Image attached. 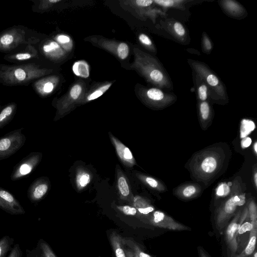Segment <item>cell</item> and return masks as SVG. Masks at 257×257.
Listing matches in <instances>:
<instances>
[{"label":"cell","instance_id":"1","mask_svg":"<svg viewBox=\"0 0 257 257\" xmlns=\"http://www.w3.org/2000/svg\"><path fill=\"white\" fill-rule=\"evenodd\" d=\"M230 156L226 143H215L194 153L187 168L193 180L208 187L225 171Z\"/></svg>","mask_w":257,"mask_h":257},{"label":"cell","instance_id":"39","mask_svg":"<svg viewBox=\"0 0 257 257\" xmlns=\"http://www.w3.org/2000/svg\"><path fill=\"white\" fill-rule=\"evenodd\" d=\"M123 243L133 250L139 257H152L150 255L144 252L139 244L131 238L123 237Z\"/></svg>","mask_w":257,"mask_h":257},{"label":"cell","instance_id":"50","mask_svg":"<svg viewBox=\"0 0 257 257\" xmlns=\"http://www.w3.org/2000/svg\"><path fill=\"white\" fill-rule=\"evenodd\" d=\"M124 250L126 257H139L138 255L129 247L124 248Z\"/></svg>","mask_w":257,"mask_h":257},{"label":"cell","instance_id":"44","mask_svg":"<svg viewBox=\"0 0 257 257\" xmlns=\"http://www.w3.org/2000/svg\"><path fill=\"white\" fill-rule=\"evenodd\" d=\"M247 209L251 222L257 221V207L253 199L248 202Z\"/></svg>","mask_w":257,"mask_h":257},{"label":"cell","instance_id":"6","mask_svg":"<svg viewBox=\"0 0 257 257\" xmlns=\"http://www.w3.org/2000/svg\"><path fill=\"white\" fill-rule=\"evenodd\" d=\"M187 62L191 69L205 82L210 91V102L219 105L229 101L225 85L219 76L205 63L191 59Z\"/></svg>","mask_w":257,"mask_h":257},{"label":"cell","instance_id":"45","mask_svg":"<svg viewBox=\"0 0 257 257\" xmlns=\"http://www.w3.org/2000/svg\"><path fill=\"white\" fill-rule=\"evenodd\" d=\"M116 208L126 215L135 216L137 215V210L133 206L129 205L116 206Z\"/></svg>","mask_w":257,"mask_h":257},{"label":"cell","instance_id":"33","mask_svg":"<svg viewBox=\"0 0 257 257\" xmlns=\"http://www.w3.org/2000/svg\"><path fill=\"white\" fill-rule=\"evenodd\" d=\"M91 180V175L89 171L81 168L78 169L75 178L78 190L80 191L85 188L89 184Z\"/></svg>","mask_w":257,"mask_h":257},{"label":"cell","instance_id":"47","mask_svg":"<svg viewBox=\"0 0 257 257\" xmlns=\"http://www.w3.org/2000/svg\"><path fill=\"white\" fill-rule=\"evenodd\" d=\"M252 228V225L250 222L243 223L238 229L237 234H241L246 231H250Z\"/></svg>","mask_w":257,"mask_h":257},{"label":"cell","instance_id":"43","mask_svg":"<svg viewBox=\"0 0 257 257\" xmlns=\"http://www.w3.org/2000/svg\"><path fill=\"white\" fill-rule=\"evenodd\" d=\"M213 48V43L205 32H203L201 37V49L204 53L210 54Z\"/></svg>","mask_w":257,"mask_h":257},{"label":"cell","instance_id":"42","mask_svg":"<svg viewBox=\"0 0 257 257\" xmlns=\"http://www.w3.org/2000/svg\"><path fill=\"white\" fill-rule=\"evenodd\" d=\"M232 182L221 183L216 188L215 196L216 198L227 197L230 193Z\"/></svg>","mask_w":257,"mask_h":257},{"label":"cell","instance_id":"49","mask_svg":"<svg viewBox=\"0 0 257 257\" xmlns=\"http://www.w3.org/2000/svg\"><path fill=\"white\" fill-rule=\"evenodd\" d=\"M252 182L255 189L257 188V168L256 164H255L253 166L252 170Z\"/></svg>","mask_w":257,"mask_h":257},{"label":"cell","instance_id":"41","mask_svg":"<svg viewBox=\"0 0 257 257\" xmlns=\"http://www.w3.org/2000/svg\"><path fill=\"white\" fill-rule=\"evenodd\" d=\"M140 43L149 51L156 54L157 52L155 45L150 38L144 33H141L138 36Z\"/></svg>","mask_w":257,"mask_h":257},{"label":"cell","instance_id":"12","mask_svg":"<svg viewBox=\"0 0 257 257\" xmlns=\"http://www.w3.org/2000/svg\"><path fill=\"white\" fill-rule=\"evenodd\" d=\"M41 55L34 45H28L6 54L4 59L14 64L39 61Z\"/></svg>","mask_w":257,"mask_h":257},{"label":"cell","instance_id":"34","mask_svg":"<svg viewBox=\"0 0 257 257\" xmlns=\"http://www.w3.org/2000/svg\"><path fill=\"white\" fill-rule=\"evenodd\" d=\"M72 71L77 76L87 78L90 75V67L84 60H78L75 62L72 66Z\"/></svg>","mask_w":257,"mask_h":257},{"label":"cell","instance_id":"26","mask_svg":"<svg viewBox=\"0 0 257 257\" xmlns=\"http://www.w3.org/2000/svg\"><path fill=\"white\" fill-rule=\"evenodd\" d=\"M192 75L194 83L193 89L196 94L197 101L210 102V91L204 80L193 71Z\"/></svg>","mask_w":257,"mask_h":257},{"label":"cell","instance_id":"53","mask_svg":"<svg viewBox=\"0 0 257 257\" xmlns=\"http://www.w3.org/2000/svg\"><path fill=\"white\" fill-rule=\"evenodd\" d=\"M252 257H257V252L256 251L254 252V254H253Z\"/></svg>","mask_w":257,"mask_h":257},{"label":"cell","instance_id":"51","mask_svg":"<svg viewBox=\"0 0 257 257\" xmlns=\"http://www.w3.org/2000/svg\"><path fill=\"white\" fill-rule=\"evenodd\" d=\"M198 251L200 257H209L202 247H198Z\"/></svg>","mask_w":257,"mask_h":257},{"label":"cell","instance_id":"14","mask_svg":"<svg viewBox=\"0 0 257 257\" xmlns=\"http://www.w3.org/2000/svg\"><path fill=\"white\" fill-rule=\"evenodd\" d=\"M91 41L100 47L112 53L120 60H124L128 57L130 49L128 45L122 42L117 41L104 38H92Z\"/></svg>","mask_w":257,"mask_h":257},{"label":"cell","instance_id":"24","mask_svg":"<svg viewBox=\"0 0 257 257\" xmlns=\"http://www.w3.org/2000/svg\"><path fill=\"white\" fill-rule=\"evenodd\" d=\"M132 203L137 210V217L147 223L148 218L155 211L154 207L148 200L140 196L134 197Z\"/></svg>","mask_w":257,"mask_h":257},{"label":"cell","instance_id":"8","mask_svg":"<svg viewBox=\"0 0 257 257\" xmlns=\"http://www.w3.org/2000/svg\"><path fill=\"white\" fill-rule=\"evenodd\" d=\"M85 92V84L83 81L73 84L66 93L56 100L54 106L57 111L54 120L58 119L78 105Z\"/></svg>","mask_w":257,"mask_h":257},{"label":"cell","instance_id":"52","mask_svg":"<svg viewBox=\"0 0 257 257\" xmlns=\"http://www.w3.org/2000/svg\"><path fill=\"white\" fill-rule=\"evenodd\" d=\"M253 149L254 150V152L255 153V155H256L257 154V142H255L253 146Z\"/></svg>","mask_w":257,"mask_h":257},{"label":"cell","instance_id":"36","mask_svg":"<svg viewBox=\"0 0 257 257\" xmlns=\"http://www.w3.org/2000/svg\"><path fill=\"white\" fill-rule=\"evenodd\" d=\"M55 41L66 52H70L73 48V42L71 38L68 35L58 34L53 37Z\"/></svg>","mask_w":257,"mask_h":257},{"label":"cell","instance_id":"54","mask_svg":"<svg viewBox=\"0 0 257 257\" xmlns=\"http://www.w3.org/2000/svg\"><path fill=\"white\" fill-rule=\"evenodd\" d=\"M2 106L1 105V101H0V110H1V109L2 108Z\"/></svg>","mask_w":257,"mask_h":257},{"label":"cell","instance_id":"3","mask_svg":"<svg viewBox=\"0 0 257 257\" xmlns=\"http://www.w3.org/2000/svg\"><path fill=\"white\" fill-rule=\"evenodd\" d=\"M54 70L39 61L20 64H0V83L7 86H27L51 74Z\"/></svg>","mask_w":257,"mask_h":257},{"label":"cell","instance_id":"31","mask_svg":"<svg viewBox=\"0 0 257 257\" xmlns=\"http://www.w3.org/2000/svg\"><path fill=\"white\" fill-rule=\"evenodd\" d=\"M137 178L144 184L158 192H164L166 190L165 185L158 179L145 174H136Z\"/></svg>","mask_w":257,"mask_h":257},{"label":"cell","instance_id":"9","mask_svg":"<svg viewBox=\"0 0 257 257\" xmlns=\"http://www.w3.org/2000/svg\"><path fill=\"white\" fill-rule=\"evenodd\" d=\"M24 128L15 130L0 138V160L6 159L18 151L25 144Z\"/></svg>","mask_w":257,"mask_h":257},{"label":"cell","instance_id":"38","mask_svg":"<svg viewBox=\"0 0 257 257\" xmlns=\"http://www.w3.org/2000/svg\"><path fill=\"white\" fill-rule=\"evenodd\" d=\"M255 128L254 122L249 119H242L240 122V138H244L249 135Z\"/></svg>","mask_w":257,"mask_h":257},{"label":"cell","instance_id":"25","mask_svg":"<svg viewBox=\"0 0 257 257\" xmlns=\"http://www.w3.org/2000/svg\"><path fill=\"white\" fill-rule=\"evenodd\" d=\"M117 187L120 198L123 200L133 202L134 196L132 194L128 179L119 166L116 167Z\"/></svg>","mask_w":257,"mask_h":257},{"label":"cell","instance_id":"13","mask_svg":"<svg viewBox=\"0 0 257 257\" xmlns=\"http://www.w3.org/2000/svg\"><path fill=\"white\" fill-rule=\"evenodd\" d=\"M35 45L41 56L51 61H60L63 59L66 55V52L53 39L44 38Z\"/></svg>","mask_w":257,"mask_h":257},{"label":"cell","instance_id":"18","mask_svg":"<svg viewBox=\"0 0 257 257\" xmlns=\"http://www.w3.org/2000/svg\"><path fill=\"white\" fill-rule=\"evenodd\" d=\"M50 183L47 177H41L31 184L28 189L27 195L31 203H38L45 197L50 189Z\"/></svg>","mask_w":257,"mask_h":257},{"label":"cell","instance_id":"5","mask_svg":"<svg viewBox=\"0 0 257 257\" xmlns=\"http://www.w3.org/2000/svg\"><path fill=\"white\" fill-rule=\"evenodd\" d=\"M245 185L239 176L232 182L231 191L225 200L218 208L215 214V223L217 228L221 231L229 220L234 215L239 207L246 202Z\"/></svg>","mask_w":257,"mask_h":257},{"label":"cell","instance_id":"19","mask_svg":"<svg viewBox=\"0 0 257 257\" xmlns=\"http://www.w3.org/2000/svg\"><path fill=\"white\" fill-rule=\"evenodd\" d=\"M0 208L12 215H21L25 211L19 201L9 191L0 187Z\"/></svg>","mask_w":257,"mask_h":257},{"label":"cell","instance_id":"48","mask_svg":"<svg viewBox=\"0 0 257 257\" xmlns=\"http://www.w3.org/2000/svg\"><path fill=\"white\" fill-rule=\"evenodd\" d=\"M251 143V140L249 137H246L242 139L241 141V146L243 149L249 147Z\"/></svg>","mask_w":257,"mask_h":257},{"label":"cell","instance_id":"7","mask_svg":"<svg viewBox=\"0 0 257 257\" xmlns=\"http://www.w3.org/2000/svg\"><path fill=\"white\" fill-rule=\"evenodd\" d=\"M139 99L147 107L161 110L173 104L177 99L174 93L156 87H148L138 84L135 88Z\"/></svg>","mask_w":257,"mask_h":257},{"label":"cell","instance_id":"28","mask_svg":"<svg viewBox=\"0 0 257 257\" xmlns=\"http://www.w3.org/2000/svg\"><path fill=\"white\" fill-rule=\"evenodd\" d=\"M17 109V104L14 102L5 105L0 110V129L8 124L14 118Z\"/></svg>","mask_w":257,"mask_h":257},{"label":"cell","instance_id":"40","mask_svg":"<svg viewBox=\"0 0 257 257\" xmlns=\"http://www.w3.org/2000/svg\"><path fill=\"white\" fill-rule=\"evenodd\" d=\"M14 241V238L8 235H5L0 238V257H6Z\"/></svg>","mask_w":257,"mask_h":257},{"label":"cell","instance_id":"35","mask_svg":"<svg viewBox=\"0 0 257 257\" xmlns=\"http://www.w3.org/2000/svg\"><path fill=\"white\" fill-rule=\"evenodd\" d=\"M34 3L32 7V10L34 12L42 13L48 11L53 7L62 2L61 0H39L32 1Z\"/></svg>","mask_w":257,"mask_h":257},{"label":"cell","instance_id":"17","mask_svg":"<svg viewBox=\"0 0 257 257\" xmlns=\"http://www.w3.org/2000/svg\"><path fill=\"white\" fill-rule=\"evenodd\" d=\"M59 82V76L49 74L37 79L31 85L37 95L41 97H46L54 92Z\"/></svg>","mask_w":257,"mask_h":257},{"label":"cell","instance_id":"16","mask_svg":"<svg viewBox=\"0 0 257 257\" xmlns=\"http://www.w3.org/2000/svg\"><path fill=\"white\" fill-rule=\"evenodd\" d=\"M162 28L170 34L178 42L186 45L190 42L189 35L185 26L174 19L165 18L160 21Z\"/></svg>","mask_w":257,"mask_h":257},{"label":"cell","instance_id":"2","mask_svg":"<svg viewBox=\"0 0 257 257\" xmlns=\"http://www.w3.org/2000/svg\"><path fill=\"white\" fill-rule=\"evenodd\" d=\"M134 60L131 66L149 83L167 91L173 89L172 80L159 60L153 55L135 47Z\"/></svg>","mask_w":257,"mask_h":257},{"label":"cell","instance_id":"4","mask_svg":"<svg viewBox=\"0 0 257 257\" xmlns=\"http://www.w3.org/2000/svg\"><path fill=\"white\" fill-rule=\"evenodd\" d=\"M44 39L41 34L23 25H14L0 33V52L10 53Z\"/></svg>","mask_w":257,"mask_h":257},{"label":"cell","instance_id":"10","mask_svg":"<svg viewBox=\"0 0 257 257\" xmlns=\"http://www.w3.org/2000/svg\"><path fill=\"white\" fill-rule=\"evenodd\" d=\"M42 158L41 152L30 153L14 168L11 175L12 181H17L28 177L36 168Z\"/></svg>","mask_w":257,"mask_h":257},{"label":"cell","instance_id":"23","mask_svg":"<svg viewBox=\"0 0 257 257\" xmlns=\"http://www.w3.org/2000/svg\"><path fill=\"white\" fill-rule=\"evenodd\" d=\"M208 101H197V109L200 125L203 130H206L211 124L214 111Z\"/></svg>","mask_w":257,"mask_h":257},{"label":"cell","instance_id":"11","mask_svg":"<svg viewBox=\"0 0 257 257\" xmlns=\"http://www.w3.org/2000/svg\"><path fill=\"white\" fill-rule=\"evenodd\" d=\"M248 215L247 206H245L243 210L240 208L226 228L225 240L232 257L235 256L237 249L236 237L238 229Z\"/></svg>","mask_w":257,"mask_h":257},{"label":"cell","instance_id":"22","mask_svg":"<svg viewBox=\"0 0 257 257\" xmlns=\"http://www.w3.org/2000/svg\"><path fill=\"white\" fill-rule=\"evenodd\" d=\"M201 192V186L198 183L190 182L178 186L173 194L180 199L190 200L199 196Z\"/></svg>","mask_w":257,"mask_h":257},{"label":"cell","instance_id":"32","mask_svg":"<svg viewBox=\"0 0 257 257\" xmlns=\"http://www.w3.org/2000/svg\"><path fill=\"white\" fill-rule=\"evenodd\" d=\"M186 0H154V3L163 9H177L185 10L186 5L190 2Z\"/></svg>","mask_w":257,"mask_h":257},{"label":"cell","instance_id":"46","mask_svg":"<svg viewBox=\"0 0 257 257\" xmlns=\"http://www.w3.org/2000/svg\"><path fill=\"white\" fill-rule=\"evenodd\" d=\"M22 251L19 244H16L12 248L8 257H22Z\"/></svg>","mask_w":257,"mask_h":257},{"label":"cell","instance_id":"21","mask_svg":"<svg viewBox=\"0 0 257 257\" xmlns=\"http://www.w3.org/2000/svg\"><path fill=\"white\" fill-rule=\"evenodd\" d=\"M109 137L121 162L127 167L131 168L136 165L137 164L136 161L128 148L110 132L109 133Z\"/></svg>","mask_w":257,"mask_h":257},{"label":"cell","instance_id":"20","mask_svg":"<svg viewBox=\"0 0 257 257\" xmlns=\"http://www.w3.org/2000/svg\"><path fill=\"white\" fill-rule=\"evenodd\" d=\"M218 3L223 13L231 18L241 20L248 15L245 8L236 1L220 0Z\"/></svg>","mask_w":257,"mask_h":257},{"label":"cell","instance_id":"15","mask_svg":"<svg viewBox=\"0 0 257 257\" xmlns=\"http://www.w3.org/2000/svg\"><path fill=\"white\" fill-rule=\"evenodd\" d=\"M147 223L158 227L172 230H189L186 225L176 221L162 211H154L148 218Z\"/></svg>","mask_w":257,"mask_h":257},{"label":"cell","instance_id":"30","mask_svg":"<svg viewBox=\"0 0 257 257\" xmlns=\"http://www.w3.org/2000/svg\"><path fill=\"white\" fill-rule=\"evenodd\" d=\"M251 223L252 228L250 231L249 239L247 245L240 254L234 257H246L252 254L254 251L257 234V221L251 222Z\"/></svg>","mask_w":257,"mask_h":257},{"label":"cell","instance_id":"37","mask_svg":"<svg viewBox=\"0 0 257 257\" xmlns=\"http://www.w3.org/2000/svg\"><path fill=\"white\" fill-rule=\"evenodd\" d=\"M39 257H56L54 252L43 240H40L36 249L33 250Z\"/></svg>","mask_w":257,"mask_h":257},{"label":"cell","instance_id":"29","mask_svg":"<svg viewBox=\"0 0 257 257\" xmlns=\"http://www.w3.org/2000/svg\"><path fill=\"white\" fill-rule=\"evenodd\" d=\"M110 242L115 257H126L123 237L115 231H113L110 234Z\"/></svg>","mask_w":257,"mask_h":257},{"label":"cell","instance_id":"27","mask_svg":"<svg viewBox=\"0 0 257 257\" xmlns=\"http://www.w3.org/2000/svg\"><path fill=\"white\" fill-rule=\"evenodd\" d=\"M112 84V82H105L97 84L88 91H86L78 105L84 104L100 97L109 89Z\"/></svg>","mask_w":257,"mask_h":257}]
</instances>
